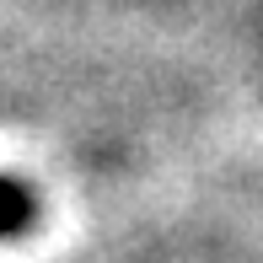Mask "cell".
I'll use <instances>...</instances> for the list:
<instances>
[{"label":"cell","mask_w":263,"mask_h":263,"mask_svg":"<svg viewBox=\"0 0 263 263\" xmlns=\"http://www.w3.org/2000/svg\"><path fill=\"white\" fill-rule=\"evenodd\" d=\"M32 220H38V199H32V188L16 183V177H0V242H16Z\"/></svg>","instance_id":"obj_1"}]
</instances>
